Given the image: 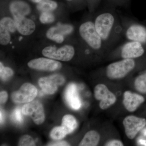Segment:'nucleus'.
I'll use <instances>...</instances> for the list:
<instances>
[{"label": "nucleus", "mask_w": 146, "mask_h": 146, "mask_svg": "<svg viewBox=\"0 0 146 146\" xmlns=\"http://www.w3.org/2000/svg\"><path fill=\"white\" fill-rule=\"evenodd\" d=\"M94 22L97 32L106 47L116 41L123 31L117 14L111 11L99 13Z\"/></svg>", "instance_id": "obj_1"}, {"label": "nucleus", "mask_w": 146, "mask_h": 146, "mask_svg": "<svg viewBox=\"0 0 146 146\" xmlns=\"http://www.w3.org/2000/svg\"><path fill=\"white\" fill-rule=\"evenodd\" d=\"M80 35L92 49L100 51L106 47L97 32L94 22L86 21L82 24L79 29Z\"/></svg>", "instance_id": "obj_2"}, {"label": "nucleus", "mask_w": 146, "mask_h": 146, "mask_svg": "<svg viewBox=\"0 0 146 146\" xmlns=\"http://www.w3.org/2000/svg\"><path fill=\"white\" fill-rule=\"evenodd\" d=\"M135 66L136 62L133 59H123L108 65L106 75L111 80L123 78L133 70Z\"/></svg>", "instance_id": "obj_3"}, {"label": "nucleus", "mask_w": 146, "mask_h": 146, "mask_svg": "<svg viewBox=\"0 0 146 146\" xmlns=\"http://www.w3.org/2000/svg\"><path fill=\"white\" fill-rule=\"evenodd\" d=\"M42 53L43 55L49 58L68 61L74 57L75 49L71 45H65L59 48L54 46H48L43 50Z\"/></svg>", "instance_id": "obj_4"}, {"label": "nucleus", "mask_w": 146, "mask_h": 146, "mask_svg": "<svg viewBox=\"0 0 146 146\" xmlns=\"http://www.w3.org/2000/svg\"><path fill=\"white\" fill-rule=\"evenodd\" d=\"M94 95L96 99L100 101L99 106L102 110L107 109L114 104L117 100L115 94L110 91L105 85L102 84L95 86Z\"/></svg>", "instance_id": "obj_5"}, {"label": "nucleus", "mask_w": 146, "mask_h": 146, "mask_svg": "<svg viewBox=\"0 0 146 146\" xmlns=\"http://www.w3.org/2000/svg\"><path fill=\"white\" fill-rule=\"evenodd\" d=\"M126 135L128 138L133 139L137 133L146 125V120L133 115L127 116L123 122Z\"/></svg>", "instance_id": "obj_6"}, {"label": "nucleus", "mask_w": 146, "mask_h": 146, "mask_svg": "<svg viewBox=\"0 0 146 146\" xmlns=\"http://www.w3.org/2000/svg\"><path fill=\"white\" fill-rule=\"evenodd\" d=\"M36 87L30 83L24 84L18 91L13 92L11 99L16 103H24L32 101L37 96Z\"/></svg>", "instance_id": "obj_7"}, {"label": "nucleus", "mask_w": 146, "mask_h": 146, "mask_svg": "<svg viewBox=\"0 0 146 146\" xmlns=\"http://www.w3.org/2000/svg\"><path fill=\"white\" fill-rule=\"evenodd\" d=\"M120 55L123 59H134L145 53L143 44L140 42L128 41L120 47Z\"/></svg>", "instance_id": "obj_8"}, {"label": "nucleus", "mask_w": 146, "mask_h": 146, "mask_svg": "<svg viewBox=\"0 0 146 146\" xmlns=\"http://www.w3.org/2000/svg\"><path fill=\"white\" fill-rule=\"evenodd\" d=\"M24 115L30 116L36 124L42 123L45 119V114L42 105L36 101H33L25 105L22 109Z\"/></svg>", "instance_id": "obj_9"}, {"label": "nucleus", "mask_w": 146, "mask_h": 146, "mask_svg": "<svg viewBox=\"0 0 146 146\" xmlns=\"http://www.w3.org/2000/svg\"><path fill=\"white\" fill-rule=\"evenodd\" d=\"M124 33L128 41L146 44V28L139 24L131 23L123 29Z\"/></svg>", "instance_id": "obj_10"}, {"label": "nucleus", "mask_w": 146, "mask_h": 146, "mask_svg": "<svg viewBox=\"0 0 146 146\" xmlns=\"http://www.w3.org/2000/svg\"><path fill=\"white\" fill-rule=\"evenodd\" d=\"M65 82L63 76L54 74L39 79L38 83L44 93L52 94L57 90L58 86L62 85Z\"/></svg>", "instance_id": "obj_11"}, {"label": "nucleus", "mask_w": 146, "mask_h": 146, "mask_svg": "<svg viewBox=\"0 0 146 146\" xmlns=\"http://www.w3.org/2000/svg\"><path fill=\"white\" fill-rule=\"evenodd\" d=\"M29 68L40 70L53 71L60 69L61 64L56 60L40 58L31 60L28 63Z\"/></svg>", "instance_id": "obj_12"}, {"label": "nucleus", "mask_w": 146, "mask_h": 146, "mask_svg": "<svg viewBox=\"0 0 146 146\" xmlns=\"http://www.w3.org/2000/svg\"><path fill=\"white\" fill-rule=\"evenodd\" d=\"M145 101L144 97L141 95L126 91L124 94L123 103L128 111L133 112Z\"/></svg>", "instance_id": "obj_13"}, {"label": "nucleus", "mask_w": 146, "mask_h": 146, "mask_svg": "<svg viewBox=\"0 0 146 146\" xmlns=\"http://www.w3.org/2000/svg\"><path fill=\"white\" fill-rule=\"evenodd\" d=\"M65 97L66 102L71 108L78 110L81 107V101L79 97L77 86L74 84L68 85L65 91Z\"/></svg>", "instance_id": "obj_14"}, {"label": "nucleus", "mask_w": 146, "mask_h": 146, "mask_svg": "<svg viewBox=\"0 0 146 146\" xmlns=\"http://www.w3.org/2000/svg\"><path fill=\"white\" fill-rule=\"evenodd\" d=\"M17 30L21 34L24 35H31L34 31L35 24L33 21L24 17L14 18Z\"/></svg>", "instance_id": "obj_15"}, {"label": "nucleus", "mask_w": 146, "mask_h": 146, "mask_svg": "<svg viewBox=\"0 0 146 146\" xmlns=\"http://www.w3.org/2000/svg\"><path fill=\"white\" fill-rule=\"evenodd\" d=\"M10 9L14 18L24 17L28 14L31 11L29 6L21 1H14L11 3Z\"/></svg>", "instance_id": "obj_16"}, {"label": "nucleus", "mask_w": 146, "mask_h": 146, "mask_svg": "<svg viewBox=\"0 0 146 146\" xmlns=\"http://www.w3.org/2000/svg\"><path fill=\"white\" fill-rule=\"evenodd\" d=\"M100 134L96 131H88L85 134L79 146H96L98 145L100 141Z\"/></svg>", "instance_id": "obj_17"}, {"label": "nucleus", "mask_w": 146, "mask_h": 146, "mask_svg": "<svg viewBox=\"0 0 146 146\" xmlns=\"http://www.w3.org/2000/svg\"><path fill=\"white\" fill-rule=\"evenodd\" d=\"M73 31V27L70 25L58 24V26L53 27L48 31L47 33V36L50 39L53 35L58 34L62 35H66L71 33Z\"/></svg>", "instance_id": "obj_18"}, {"label": "nucleus", "mask_w": 146, "mask_h": 146, "mask_svg": "<svg viewBox=\"0 0 146 146\" xmlns=\"http://www.w3.org/2000/svg\"><path fill=\"white\" fill-rule=\"evenodd\" d=\"M76 120L72 115H68L64 116L62 119V126L65 129L67 133L72 132L77 127Z\"/></svg>", "instance_id": "obj_19"}, {"label": "nucleus", "mask_w": 146, "mask_h": 146, "mask_svg": "<svg viewBox=\"0 0 146 146\" xmlns=\"http://www.w3.org/2000/svg\"><path fill=\"white\" fill-rule=\"evenodd\" d=\"M57 7V4L52 0H42L37 6V9L42 12H50L54 10Z\"/></svg>", "instance_id": "obj_20"}, {"label": "nucleus", "mask_w": 146, "mask_h": 146, "mask_svg": "<svg viewBox=\"0 0 146 146\" xmlns=\"http://www.w3.org/2000/svg\"><path fill=\"white\" fill-rule=\"evenodd\" d=\"M135 88L142 93H146V73L137 77L135 80Z\"/></svg>", "instance_id": "obj_21"}, {"label": "nucleus", "mask_w": 146, "mask_h": 146, "mask_svg": "<svg viewBox=\"0 0 146 146\" xmlns=\"http://www.w3.org/2000/svg\"><path fill=\"white\" fill-rule=\"evenodd\" d=\"M0 25L11 33H14L17 30L15 21L8 17H5L1 19Z\"/></svg>", "instance_id": "obj_22"}, {"label": "nucleus", "mask_w": 146, "mask_h": 146, "mask_svg": "<svg viewBox=\"0 0 146 146\" xmlns=\"http://www.w3.org/2000/svg\"><path fill=\"white\" fill-rule=\"evenodd\" d=\"M68 134L63 126L54 128L51 131L50 136L54 140H60L64 138Z\"/></svg>", "instance_id": "obj_23"}, {"label": "nucleus", "mask_w": 146, "mask_h": 146, "mask_svg": "<svg viewBox=\"0 0 146 146\" xmlns=\"http://www.w3.org/2000/svg\"><path fill=\"white\" fill-rule=\"evenodd\" d=\"M13 75V71L10 68L4 67L1 62L0 63V76L1 79L6 81Z\"/></svg>", "instance_id": "obj_24"}, {"label": "nucleus", "mask_w": 146, "mask_h": 146, "mask_svg": "<svg viewBox=\"0 0 146 146\" xmlns=\"http://www.w3.org/2000/svg\"><path fill=\"white\" fill-rule=\"evenodd\" d=\"M10 35L9 31L2 26L0 27V42L1 44L6 45L10 42Z\"/></svg>", "instance_id": "obj_25"}, {"label": "nucleus", "mask_w": 146, "mask_h": 146, "mask_svg": "<svg viewBox=\"0 0 146 146\" xmlns=\"http://www.w3.org/2000/svg\"><path fill=\"white\" fill-rule=\"evenodd\" d=\"M18 145L21 146H35V143L33 138L29 135L22 136L18 143Z\"/></svg>", "instance_id": "obj_26"}, {"label": "nucleus", "mask_w": 146, "mask_h": 146, "mask_svg": "<svg viewBox=\"0 0 146 146\" xmlns=\"http://www.w3.org/2000/svg\"><path fill=\"white\" fill-rule=\"evenodd\" d=\"M54 20V16L50 12H42L40 16V21L42 23H52Z\"/></svg>", "instance_id": "obj_27"}, {"label": "nucleus", "mask_w": 146, "mask_h": 146, "mask_svg": "<svg viewBox=\"0 0 146 146\" xmlns=\"http://www.w3.org/2000/svg\"><path fill=\"white\" fill-rule=\"evenodd\" d=\"M11 119L13 121L17 123H21L23 121V117L21 113V108L19 107L16 108L14 110L12 115Z\"/></svg>", "instance_id": "obj_28"}, {"label": "nucleus", "mask_w": 146, "mask_h": 146, "mask_svg": "<svg viewBox=\"0 0 146 146\" xmlns=\"http://www.w3.org/2000/svg\"><path fill=\"white\" fill-rule=\"evenodd\" d=\"M50 39L54 40L57 43H61L64 41V37L62 35L55 34L51 36Z\"/></svg>", "instance_id": "obj_29"}, {"label": "nucleus", "mask_w": 146, "mask_h": 146, "mask_svg": "<svg viewBox=\"0 0 146 146\" xmlns=\"http://www.w3.org/2000/svg\"><path fill=\"white\" fill-rule=\"evenodd\" d=\"M105 145L108 146H123V145L121 141H119V140H114L108 142Z\"/></svg>", "instance_id": "obj_30"}, {"label": "nucleus", "mask_w": 146, "mask_h": 146, "mask_svg": "<svg viewBox=\"0 0 146 146\" xmlns=\"http://www.w3.org/2000/svg\"><path fill=\"white\" fill-rule=\"evenodd\" d=\"M8 98V95L5 91H1L0 93V102L1 104L6 102Z\"/></svg>", "instance_id": "obj_31"}, {"label": "nucleus", "mask_w": 146, "mask_h": 146, "mask_svg": "<svg viewBox=\"0 0 146 146\" xmlns=\"http://www.w3.org/2000/svg\"><path fill=\"white\" fill-rule=\"evenodd\" d=\"M48 146H70V144L68 143L65 141H58V142H54V143H51L48 145Z\"/></svg>", "instance_id": "obj_32"}, {"label": "nucleus", "mask_w": 146, "mask_h": 146, "mask_svg": "<svg viewBox=\"0 0 146 146\" xmlns=\"http://www.w3.org/2000/svg\"><path fill=\"white\" fill-rule=\"evenodd\" d=\"M4 117V114L3 113V111L1 110V112H0V120H1V123H2L3 121Z\"/></svg>", "instance_id": "obj_33"}, {"label": "nucleus", "mask_w": 146, "mask_h": 146, "mask_svg": "<svg viewBox=\"0 0 146 146\" xmlns=\"http://www.w3.org/2000/svg\"><path fill=\"white\" fill-rule=\"evenodd\" d=\"M31 1L34 3H39L40 2H41V1H42V0H31Z\"/></svg>", "instance_id": "obj_34"}, {"label": "nucleus", "mask_w": 146, "mask_h": 146, "mask_svg": "<svg viewBox=\"0 0 146 146\" xmlns=\"http://www.w3.org/2000/svg\"><path fill=\"white\" fill-rule=\"evenodd\" d=\"M68 1H72V0H68Z\"/></svg>", "instance_id": "obj_35"}]
</instances>
